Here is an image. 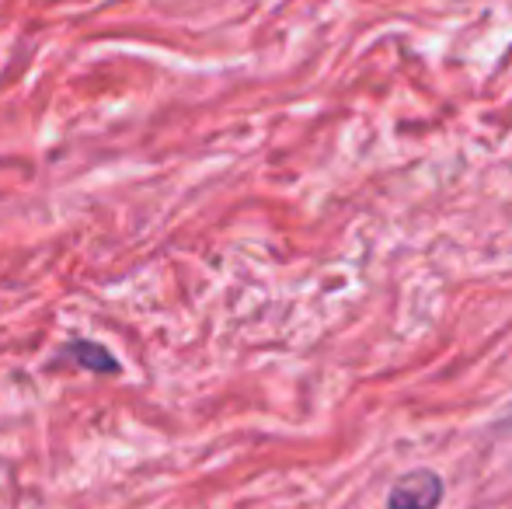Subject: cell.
Segmentation results:
<instances>
[{"label": "cell", "mask_w": 512, "mask_h": 509, "mask_svg": "<svg viewBox=\"0 0 512 509\" xmlns=\"http://www.w3.org/2000/svg\"><path fill=\"white\" fill-rule=\"evenodd\" d=\"M63 356H70V360H77V367H84V370H98V374H115V370H119V363H115V356L108 353L105 346H98V342H91V339H77L74 346L63 349Z\"/></svg>", "instance_id": "7a4b0ae2"}, {"label": "cell", "mask_w": 512, "mask_h": 509, "mask_svg": "<svg viewBox=\"0 0 512 509\" xmlns=\"http://www.w3.org/2000/svg\"><path fill=\"white\" fill-rule=\"evenodd\" d=\"M443 478L429 468H415L394 482L387 509H436L443 503Z\"/></svg>", "instance_id": "6da1fadb"}]
</instances>
